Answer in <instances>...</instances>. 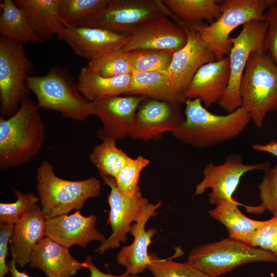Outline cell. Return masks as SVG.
I'll list each match as a JSON object with an SVG mask.
<instances>
[{
    "mask_svg": "<svg viewBox=\"0 0 277 277\" xmlns=\"http://www.w3.org/2000/svg\"><path fill=\"white\" fill-rule=\"evenodd\" d=\"M45 237V219L37 206L25 214L14 225L9 240L12 259L21 268L29 263L38 242Z\"/></svg>",
    "mask_w": 277,
    "mask_h": 277,
    "instance_id": "cell-22",
    "label": "cell"
},
{
    "mask_svg": "<svg viewBox=\"0 0 277 277\" xmlns=\"http://www.w3.org/2000/svg\"><path fill=\"white\" fill-rule=\"evenodd\" d=\"M109 0H59L58 11L65 27L80 24L105 8Z\"/></svg>",
    "mask_w": 277,
    "mask_h": 277,
    "instance_id": "cell-30",
    "label": "cell"
},
{
    "mask_svg": "<svg viewBox=\"0 0 277 277\" xmlns=\"http://www.w3.org/2000/svg\"><path fill=\"white\" fill-rule=\"evenodd\" d=\"M30 267L42 271L47 277H72L84 268L73 258L69 248L45 236L34 249L29 261Z\"/></svg>",
    "mask_w": 277,
    "mask_h": 277,
    "instance_id": "cell-21",
    "label": "cell"
},
{
    "mask_svg": "<svg viewBox=\"0 0 277 277\" xmlns=\"http://www.w3.org/2000/svg\"><path fill=\"white\" fill-rule=\"evenodd\" d=\"M182 105L146 97L137 109L129 136L147 141L158 140L166 132H173L185 120Z\"/></svg>",
    "mask_w": 277,
    "mask_h": 277,
    "instance_id": "cell-13",
    "label": "cell"
},
{
    "mask_svg": "<svg viewBox=\"0 0 277 277\" xmlns=\"http://www.w3.org/2000/svg\"><path fill=\"white\" fill-rule=\"evenodd\" d=\"M36 188L42 213L45 220L68 214L82 209L86 201L98 196L101 191L100 181L95 177L81 181H70L58 177L53 166L44 161L38 167Z\"/></svg>",
    "mask_w": 277,
    "mask_h": 277,
    "instance_id": "cell-3",
    "label": "cell"
},
{
    "mask_svg": "<svg viewBox=\"0 0 277 277\" xmlns=\"http://www.w3.org/2000/svg\"><path fill=\"white\" fill-rule=\"evenodd\" d=\"M184 104L185 120L172 134L184 144L194 147L209 148L231 141L244 131L251 121L243 105L220 115L209 111L197 98L187 99Z\"/></svg>",
    "mask_w": 277,
    "mask_h": 277,
    "instance_id": "cell-1",
    "label": "cell"
},
{
    "mask_svg": "<svg viewBox=\"0 0 277 277\" xmlns=\"http://www.w3.org/2000/svg\"><path fill=\"white\" fill-rule=\"evenodd\" d=\"M125 95L144 96L181 104L186 101L176 89L167 71H133L129 90Z\"/></svg>",
    "mask_w": 277,
    "mask_h": 277,
    "instance_id": "cell-24",
    "label": "cell"
},
{
    "mask_svg": "<svg viewBox=\"0 0 277 277\" xmlns=\"http://www.w3.org/2000/svg\"><path fill=\"white\" fill-rule=\"evenodd\" d=\"M161 205V202L149 203L141 218L131 225L130 232L134 238L132 243L123 247L117 253V262L125 267V272L128 274L137 275L148 269L150 259L148 248L157 230L154 228L146 229L145 225Z\"/></svg>",
    "mask_w": 277,
    "mask_h": 277,
    "instance_id": "cell-20",
    "label": "cell"
},
{
    "mask_svg": "<svg viewBox=\"0 0 277 277\" xmlns=\"http://www.w3.org/2000/svg\"><path fill=\"white\" fill-rule=\"evenodd\" d=\"M252 148L256 151L270 153L277 159V141H272L265 144H254Z\"/></svg>",
    "mask_w": 277,
    "mask_h": 277,
    "instance_id": "cell-41",
    "label": "cell"
},
{
    "mask_svg": "<svg viewBox=\"0 0 277 277\" xmlns=\"http://www.w3.org/2000/svg\"><path fill=\"white\" fill-rule=\"evenodd\" d=\"M267 27L263 21L252 20L242 26L236 36L230 37L232 44L228 55L230 80L225 92L217 102L228 113L242 106L240 95L241 80L250 54L257 50H263Z\"/></svg>",
    "mask_w": 277,
    "mask_h": 277,
    "instance_id": "cell-10",
    "label": "cell"
},
{
    "mask_svg": "<svg viewBox=\"0 0 277 277\" xmlns=\"http://www.w3.org/2000/svg\"><path fill=\"white\" fill-rule=\"evenodd\" d=\"M83 264L84 268H87L89 270V277H138L137 275H130L125 272L119 275L104 273L98 269L93 264L92 258L90 255L86 256Z\"/></svg>",
    "mask_w": 277,
    "mask_h": 277,
    "instance_id": "cell-40",
    "label": "cell"
},
{
    "mask_svg": "<svg viewBox=\"0 0 277 277\" xmlns=\"http://www.w3.org/2000/svg\"><path fill=\"white\" fill-rule=\"evenodd\" d=\"M131 81V73L105 77L85 66L81 69L76 82L81 94L93 102L103 96L125 95L129 90Z\"/></svg>",
    "mask_w": 277,
    "mask_h": 277,
    "instance_id": "cell-27",
    "label": "cell"
},
{
    "mask_svg": "<svg viewBox=\"0 0 277 277\" xmlns=\"http://www.w3.org/2000/svg\"><path fill=\"white\" fill-rule=\"evenodd\" d=\"M33 65L26 55L23 44L0 37V110L10 117L19 109L31 92L27 78Z\"/></svg>",
    "mask_w": 277,
    "mask_h": 277,
    "instance_id": "cell-8",
    "label": "cell"
},
{
    "mask_svg": "<svg viewBox=\"0 0 277 277\" xmlns=\"http://www.w3.org/2000/svg\"><path fill=\"white\" fill-rule=\"evenodd\" d=\"M45 127L39 108L29 97L12 116L0 117V170L29 162L44 143Z\"/></svg>",
    "mask_w": 277,
    "mask_h": 277,
    "instance_id": "cell-2",
    "label": "cell"
},
{
    "mask_svg": "<svg viewBox=\"0 0 277 277\" xmlns=\"http://www.w3.org/2000/svg\"><path fill=\"white\" fill-rule=\"evenodd\" d=\"M187 41L184 29L167 16L146 21L130 34L128 43L122 49L129 52L137 50H163L175 52Z\"/></svg>",
    "mask_w": 277,
    "mask_h": 277,
    "instance_id": "cell-16",
    "label": "cell"
},
{
    "mask_svg": "<svg viewBox=\"0 0 277 277\" xmlns=\"http://www.w3.org/2000/svg\"><path fill=\"white\" fill-rule=\"evenodd\" d=\"M174 15L161 0H109L106 7L78 25L131 34L142 23Z\"/></svg>",
    "mask_w": 277,
    "mask_h": 277,
    "instance_id": "cell-9",
    "label": "cell"
},
{
    "mask_svg": "<svg viewBox=\"0 0 277 277\" xmlns=\"http://www.w3.org/2000/svg\"><path fill=\"white\" fill-rule=\"evenodd\" d=\"M143 156L131 158L114 178L116 187L126 198H131L141 192L138 186L140 174L149 164Z\"/></svg>",
    "mask_w": 277,
    "mask_h": 277,
    "instance_id": "cell-33",
    "label": "cell"
},
{
    "mask_svg": "<svg viewBox=\"0 0 277 277\" xmlns=\"http://www.w3.org/2000/svg\"><path fill=\"white\" fill-rule=\"evenodd\" d=\"M0 8L2 36L21 44L43 43L33 30L24 11L14 1H1Z\"/></svg>",
    "mask_w": 277,
    "mask_h": 277,
    "instance_id": "cell-28",
    "label": "cell"
},
{
    "mask_svg": "<svg viewBox=\"0 0 277 277\" xmlns=\"http://www.w3.org/2000/svg\"><path fill=\"white\" fill-rule=\"evenodd\" d=\"M9 268V274L11 277H31L30 276L26 271H20L17 267L15 261L11 259V260L8 263Z\"/></svg>",
    "mask_w": 277,
    "mask_h": 277,
    "instance_id": "cell-42",
    "label": "cell"
},
{
    "mask_svg": "<svg viewBox=\"0 0 277 277\" xmlns=\"http://www.w3.org/2000/svg\"><path fill=\"white\" fill-rule=\"evenodd\" d=\"M14 225L0 224V277H5L9 273L6 258L8 255V243L13 233Z\"/></svg>",
    "mask_w": 277,
    "mask_h": 277,
    "instance_id": "cell-39",
    "label": "cell"
},
{
    "mask_svg": "<svg viewBox=\"0 0 277 277\" xmlns=\"http://www.w3.org/2000/svg\"><path fill=\"white\" fill-rule=\"evenodd\" d=\"M267 162L245 164L241 156L230 154L220 165L208 163L203 170V178L195 187V195L203 194L210 189L209 201L216 205L224 200H233L232 195L242 177L249 171L266 170Z\"/></svg>",
    "mask_w": 277,
    "mask_h": 277,
    "instance_id": "cell-11",
    "label": "cell"
},
{
    "mask_svg": "<svg viewBox=\"0 0 277 277\" xmlns=\"http://www.w3.org/2000/svg\"><path fill=\"white\" fill-rule=\"evenodd\" d=\"M148 269L154 277H212L207 275L188 262L178 263L169 259H161L155 253H149Z\"/></svg>",
    "mask_w": 277,
    "mask_h": 277,
    "instance_id": "cell-34",
    "label": "cell"
},
{
    "mask_svg": "<svg viewBox=\"0 0 277 277\" xmlns=\"http://www.w3.org/2000/svg\"><path fill=\"white\" fill-rule=\"evenodd\" d=\"M173 54L169 51L137 50L129 52L128 56L133 71H167Z\"/></svg>",
    "mask_w": 277,
    "mask_h": 277,
    "instance_id": "cell-32",
    "label": "cell"
},
{
    "mask_svg": "<svg viewBox=\"0 0 277 277\" xmlns=\"http://www.w3.org/2000/svg\"><path fill=\"white\" fill-rule=\"evenodd\" d=\"M277 263L272 253L228 237L200 245L189 253L187 262L200 271L218 277L242 265L253 262Z\"/></svg>",
    "mask_w": 277,
    "mask_h": 277,
    "instance_id": "cell-6",
    "label": "cell"
},
{
    "mask_svg": "<svg viewBox=\"0 0 277 277\" xmlns=\"http://www.w3.org/2000/svg\"><path fill=\"white\" fill-rule=\"evenodd\" d=\"M242 205L235 199L224 200L208 211L210 215L223 224L228 237L248 245L256 231L267 222L252 220L244 215L238 208Z\"/></svg>",
    "mask_w": 277,
    "mask_h": 277,
    "instance_id": "cell-26",
    "label": "cell"
},
{
    "mask_svg": "<svg viewBox=\"0 0 277 277\" xmlns=\"http://www.w3.org/2000/svg\"><path fill=\"white\" fill-rule=\"evenodd\" d=\"M146 97L138 95L106 96L91 102L93 115L102 126L97 132L98 138L121 140L129 136L135 113L140 103Z\"/></svg>",
    "mask_w": 277,
    "mask_h": 277,
    "instance_id": "cell-14",
    "label": "cell"
},
{
    "mask_svg": "<svg viewBox=\"0 0 277 277\" xmlns=\"http://www.w3.org/2000/svg\"><path fill=\"white\" fill-rule=\"evenodd\" d=\"M27 82L39 108L54 110L79 122L93 115L91 102L81 94L67 69L53 67L45 75H30Z\"/></svg>",
    "mask_w": 277,
    "mask_h": 277,
    "instance_id": "cell-4",
    "label": "cell"
},
{
    "mask_svg": "<svg viewBox=\"0 0 277 277\" xmlns=\"http://www.w3.org/2000/svg\"><path fill=\"white\" fill-rule=\"evenodd\" d=\"M248 245L268 251L277 256V212L256 231Z\"/></svg>",
    "mask_w": 277,
    "mask_h": 277,
    "instance_id": "cell-38",
    "label": "cell"
},
{
    "mask_svg": "<svg viewBox=\"0 0 277 277\" xmlns=\"http://www.w3.org/2000/svg\"><path fill=\"white\" fill-rule=\"evenodd\" d=\"M242 105L255 126H263L266 114L277 112V65L263 49L250 55L240 85Z\"/></svg>",
    "mask_w": 277,
    "mask_h": 277,
    "instance_id": "cell-5",
    "label": "cell"
},
{
    "mask_svg": "<svg viewBox=\"0 0 277 277\" xmlns=\"http://www.w3.org/2000/svg\"><path fill=\"white\" fill-rule=\"evenodd\" d=\"M95 215H83L80 210L45 220V236L69 248L74 245L85 248L92 241L106 238L95 228Z\"/></svg>",
    "mask_w": 277,
    "mask_h": 277,
    "instance_id": "cell-18",
    "label": "cell"
},
{
    "mask_svg": "<svg viewBox=\"0 0 277 277\" xmlns=\"http://www.w3.org/2000/svg\"><path fill=\"white\" fill-rule=\"evenodd\" d=\"M132 157L118 148L116 141L108 140L95 146L89 160L101 176L115 178Z\"/></svg>",
    "mask_w": 277,
    "mask_h": 277,
    "instance_id": "cell-29",
    "label": "cell"
},
{
    "mask_svg": "<svg viewBox=\"0 0 277 277\" xmlns=\"http://www.w3.org/2000/svg\"><path fill=\"white\" fill-rule=\"evenodd\" d=\"M174 15L175 23L183 27L202 25L206 21L209 24L222 14L221 1L218 0H163Z\"/></svg>",
    "mask_w": 277,
    "mask_h": 277,
    "instance_id": "cell-25",
    "label": "cell"
},
{
    "mask_svg": "<svg viewBox=\"0 0 277 277\" xmlns=\"http://www.w3.org/2000/svg\"><path fill=\"white\" fill-rule=\"evenodd\" d=\"M260 205H245L247 212L259 214L267 210L273 215L277 212V165L267 169L259 185Z\"/></svg>",
    "mask_w": 277,
    "mask_h": 277,
    "instance_id": "cell-35",
    "label": "cell"
},
{
    "mask_svg": "<svg viewBox=\"0 0 277 277\" xmlns=\"http://www.w3.org/2000/svg\"><path fill=\"white\" fill-rule=\"evenodd\" d=\"M105 184L110 188L107 202L110 206L107 223L112 233L96 250L100 254L118 247L125 242L130 232L132 222L138 221L145 212L149 203L140 192L131 198H126L117 189L114 178L101 176Z\"/></svg>",
    "mask_w": 277,
    "mask_h": 277,
    "instance_id": "cell-12",
    "label": "cell"
},
{
    "mask_svg": "<svg viewBox=\"0 0 277 277\" xmlns=\"http://www.w3.org/2000/svg\"><path fill=\"white\" fill-rule=\"evenodd\" d=\"M87 66L98 75L105 77L131 74L133 72L128 52L122 49L89 61Z\"/></svg>",
    "mask_w": 277,
    "mask_h": 277,
    "instance_id": "cell-31",
    "label": "cell"
},
{
    "mask_svg": "<svg viewBox=\"0 0 277 277\" xmlns=\"http://www.w3.org/2000/svg\"><path fill=\"white\" fill-rule=\"evenodd\" d=\"M12 189L17 199L13 203H0V224L15 225L25 214L38 206L39 199L33 193L24 194Z\"/></svg>",
    "mask_w": 277,
    "mask_h": 277,
    "instance_id": "cell-36",
    "label": "cell"
},
{
    "mask_svg": "<svg viewBox=\"0 0 277 277\" xmlns=\"http://www.w3.org/2000/svg\"><path fill=\"white\" fill-rule=\"evenodd\" d=\"M263 21L267 27L263 51L277 65V0H270Z\"/></svg>",
    "mask_w": 277,
    "mask_h": 277,
    "instance_id": "cell-37",
    "label": "cell"
},
{
    "mask_svg": "<svg viewBox=\"0 0 277 277\" xmlns=\"http://www.w3.org/2000/svg\"><path fill=\"white\" fill-rule=\"evenodd\" d=\"M22 9L38 37L43 42L55 34L59 37L65 27L58 11L59 0H15Z\"/></svg>",
    "mask_w": 277,
    "mask_h": 277,
    "instance_id": "cell-23",
    "label": "cell"
},
{
    "mask_svg": "<svg viewBox=\"0 0 277 277\" xmlns=\"http://www.w3.org/2000/svg\"><path fill=\"white\" fill-rule=\"evenodd\" d=\"M270 0H224L222 14L213 23L192 27L213 52L215 60L228 56L232 47L229 35L252 20L263 21Z\"/></svg>",
    "mask_w": 277,
    "mask_h": 277,
    "instance_id": "cell-7",
    "label": "cell"
},
{
    "mask_svg": "<svg viewBox=\"0 0 277 277\" xmlns=\"http://www.w3.org/2000/svg\"><path fill=\"white\" fill-rule=\"evenodd\" d=\"M230 80L228 56L207 63L196 71L187 88V99H199L209 107L217 103L225 92Z\"/></svg>",
    "mask_w": 277,
    "mask_h": 277,
    "instance_id": "cell-19",
    "label": "cell"
},
{
    "mask_svg": "<svg viewBox=\"0 0 277 277\" xmlns=\"http://www.w3.org/2000/svg\"><path fill=\"white\" fill-rule=\"evenodd\" d=\"M183 28L187 35V43L173 53L167 72L178 92L186 98L187 88L197 70L204 64L215 61V58L209 46L195 30Z\"/></svg>",
    "mask_w": 277,
    "mask_h": 277,
    "instance_id": "cell-17",
    "label": "cell"
},
{
    "mask_svg": "<svg viewBox=\"0 0 277 277\" xmlns=\"http://www.w3.org/2000/svg\"><path fill=\"white\" fill-rule=\"evenodd\" d=\"M58 38L63 39L76 55L89 62L122 49L129 41L130 34L76 25L65 27Z\"/></svg>",
    "mask_w": 277,
    "mask_h": 277,
    "instance_id": "cell-15",
    "label": "cell"
}]
</instances>
